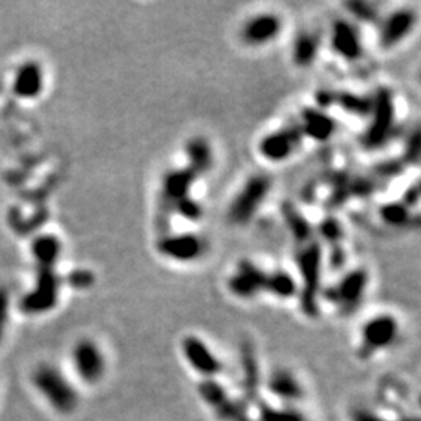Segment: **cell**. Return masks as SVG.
Instances as JSON below:
<instances>
[{
    "instance_id": "cell-1",
    "label": "cell",
    "mask_w": 421,
    "mask_h": 421,
    "mask_svg": "<svg viewBox=\"0 0 421 421\" xmlns=\"http://www.w3.org/2000/svg\"><path fill=\"white\" fill-rule=\"evenodd\" d=\"M273 181L267 173H253L243 181L228 206V220L232 226H248L270 195Z\"/></svg>"
},
{
    "instance_id": "cell-2",
    "label": "cell",
    "mask_w": 421,
    "mask_h": 421,
    "mask_svg": "<svg viewBox=\"0 0 421 421\" xmlns=\"http://www.w3.org/2000/svg\"><path fill=\"white\" fill-rule=\"evenodd\" d=\"M396 122L394 93L387 88L379 89L373 95V106L368 116V127L362 134V145L370 152L383 149L394 139Z\"/></svg>"
},
{
    "instance_id": "cell-3",
    "label": "cell",
    "mask_w": 421,
    "mask_h": 421,
    "mask_svg": "<svg viewBox=\"0 0 421 421\" xmlns=\"http://www.w3.org/2000/svg\"><path fill=\"white\" fill-rule=\"evenodd\" d=\"M297 265L300 272L298 293L304 314L315 317L318 312V295H320L323 252L315 241L301 245L297 253Z\"/></svg>"
},
{
    "instance_id": "cell-4",
    "label": "cell",
    "mask_w": 421,
    "mask_h": 421,
    "mask_svg": "<svg viewBox=\"0 0 421 421\" xmlns=\"http://www.w3.org/2000/svg\"><path fill=\"white\" fill-rule=\"evenodd\" d=\"M33 383L55 411L71 413L77 407V390L56 368L41 365L33 373Z\"/></svg>"
},
{
    "instance_id": "cell-5",
    "label": "cell",
    "mask_w": 421,
    "mask_h": 421,
    "mask_svg": "<svg viewBox=\"0 0 421 421\" xmlns=\"http://www.w3.org/2000/svg\"><path fill=\"white\" fill-rule=\"evenodd\" d=\"M161 258L178 264H192L203 259L208 253V242L203 236L192 231L164 234L155 243Z\"/></svg>"
},
{
    "instance_id": "cell-6",
    "label": "cell",
    "mask_w": 421,
    "mask_h": 421,
    "mask_svg": "<svg viewBox=\"0 0 421 421\" xmlns=\"http://www.w3.org/2000/svg\"><path fill=\"white\" fill-rule=\"evenodd\" d=\"M368 284V272L362 267H357V269L346 272L337 282L329 286L326 290H322V295L328 303L337 306L345 314H351L363 301Z\"/></svg>"
},
{
    "instance_id": "cell-7",
    "label": "cell",
    "mask_w": 421,
    "mask_h": 421,
    "mask_svg": "<svg viewBox=\"0 0 421 421\" xmlns=\"http://www.w3.org/2000/svg\"><path fill=\"white\" fill-rule=\"evenodd\" d=\"M284 30V21L275 11H261L243 21L239 39L250 49H263L276 41Z\"/></svg>"
},
{
    "instance_id": "cell-8",
    "label": "cell",
    "mask_w": 421,
    "mask_h": 421,
    "mask_svg": "<svg viewBox=\"0 0 421 421\" xmlns=\"http://www.w3.org/2000/svg\"><path fill=\"white\" fill-rule=\"evenodd\" d=\"M303 139L297 123L286 125L282 128L273 130L259 139L258 155L270 164H282L298 152Z\"/></svg>"
},
{
    "instance_id": "cell-9",
    "label": "cell",
    "mask_w": 421,
    "mask_h": 421,
    "mask_svg": "<svg viewBox=\"0 0 421 421\" xmlns=\"http://www.w3.org/2000/svg\"><path fill=\"white\" fill-rule=\"evenodd\" d=\"M328 38L331 52L346 62L361 61L365 52L362 32L354 21L345 18L335 19L331 24Z\"/></svg>"
},
{
    "instance_id": "cell-10",
    "label": "cell",
    "mask_w": 421,
    "mask_h": 421,
    "mask_svg": "<svg viewBox=\"0 0 421 421\" xmlns=\"http://www.w3.org/2000/svg\"><path fill=\"white\" fill-rule=\"evenodd\" d=\"M418 24V14L412 8H398L378 19V44L383 50L401 45Z\"/></svg>"
},
{
    "instance_id": "cell-11",
    "label": "cell",
    "mask_w": 421,
    "mask_h": 421,
    "mask_svg": "<svg viewBox=\"0 0 421 421\" xmlns=\"http://www.w3.org/2000/svg\"><path fill=\"white\" fill-rule=\"evenodd\" d=\"M398 337H400V322L389 312L370 317L361 329L362 350L367 354L390 348L396 344Z\"/></svg>"
},
{
    "instance_id": "cell-12",
    "label": "cell",
    "mask_w": 421,
    "mask_h": 421,
    "mask_svg": "<svg viewBox=\"0 0 421 421\" xmlns=\"http://www.w3.org/2000/svg\"><path fill=\"white\" fill-rule=\"evenodd\" d=\"M267 272L250 259L239 261L231 273L226 287L232 297L239 300H253L264 292Z\"/></svg>"
},
{
    "instance_id": "cell-13",
    "label": "cell",
    "mask_w": 421,
    "mask_h": 421,
    "mask_svg": "<svg viewBox=\"0 0 421 421\" xmlns=\"http://www.w3.org/2000/svg\"><path fill=\"white\" fill-rule=\"evenodd\" d=\"M60 280L52 267H39L36 287L22 300L21 307L25 314H43L55 307L58 301Z\"/></svg>"
},
{
    "instance_id": "cell-14",
    "label": "cell",
    "mask_w": 421,
    "mask_h": 421,
    "mask_svg": "<svg viewBox=\"0 0 421 421\" xmlns=\"http://www.w3.org/2000/svg\"><path fill=\"white\" fill-rule=\"evenodd\" d=\"M73 367H75L78 376L84 383L95 384L104 378L106 370V361L100 346L94 340L83 339L75 344L72 351Z\"/></svg>"
},
{
    "instance_id": "cell-15",
    "label": "cell",
    "mask_w": 421,
    "mask_h": 421,
    "mask_svg": "<svg viewBox=\"0 0 421 421\" xmlns=\"http://www.w3.org/2000/svg\"><path fill=\"white\" fill-rule=\"evenodd\" d=\"M181 351L192 370L204 378H214L224 370V363L210 346L198 335H186L181 342Z\"/></svg>"
},
{
    "instance_id": "cell-16",
    "label": "cell",
    "mask_w": 421,
    "mask_h": 421,
    "mask_svg": "<svg viewBox=\"0 0 421 421\" xmlns=\"http://www.w3.org/2000/svg\"><path fill=\"white\" fill-rule=\"evenodd\" d=\"M198 176L186 166L167 170L161 180V200L164 206L172 210L176 203L192 195Z\"/></svg>"
},
{
    "instance_id": "cell-17",
    "label": "cell",
    "mask_w": 421,
    "mask_h": 421,
    "mask_svg": "<svg viewBox=\"0 0 421 421\" xmlns=\"http://www.w3.org/2000/svg\"><path fill=\"white\" fill-rule=\"evenodd\" d=\"M297 125L303 138L315 142L329 141L337 130L334 117L322 108H304L301 111V121Z\"/></svg>"
},
{
    "instance_id": "cell-18",
    "label": "cell",
    "mask_w": 421,
    "mask_h": 421,
    "mask_svg": "<svg viewBox=\"0 0 421 421\" xmlns=\"http://www.w3.org/2000/svg\"><path fill=\"white\" fill-rule=\"evenodd\" d=\"M318 101H320L322 110H325V106L329 105H337L340 110H344L351 116H357L362 119H368L370 112H372L373 106V97L370 95H361L356 93H350V91H322L318 95Z\"/></svg>"
},
{
    "instance_id": "cell-19",
    "label": "cell",
    "mask_w": 421,
    "mask_h": 421,
    "mask_svg": "<svg viewBox=\"0 0 421 421\" xmlns=\"http://www.w3.org/2000/svg\"><path fill=\"white\" fill-rule=\"evenodd\" d=\"M186 167L195 173L198 178L208 175L215 164L214 147L204 136H193L186 141L184 145Z\"/></svg>"
},
{
    "instance_id": "cell-20",
    "label": "cell",
    "mask_w": 421,
    "mask_h": 421,
    "mask_svg": "<svg viewBox=\"0 0 421 421\" xmlns=\"http://www.w3.org/2000/svg\"><path fill=\"white\" fill-rule=\"evenodd\" d=\"M322 49V38L312 30H303L295 35L290 47V58L298 69H311L318 60Z\"/></svg>"
},
{
    "instance_id": "cell-21",
    "label": "cell",
    "mask_w": 421,
    "mask_h": 421,
    "mask_svg": "<svg viewBox=\"0 0 421 421\" xmlns=\"http://www.w3.org/2000/svg\"><path fill=\"white\" fill-rule=\"evenodd\" d=\"M267 389L273 396L280 398L284 402L298 401L304 394L298 378L286 368H278L270 374Z\"/></svg>"
},
{
    "instance_id": "cell-22",
    "label": "cell",
    "mask_w": 421,
    "mask_h": 421,
    "mask_svg": "<svg viewBox=\"0 0 421 421\" xmlns=\"http://www.w3.org/2000/svg\"><path fill=\"white\" fill-rule=\"evenodd\" d=\"M43 91V71L36 62H27L18 71L14 80V93L24 99L36 97Z\"/></svg>"
},
{
    "instance_id": "cell-23",
    "label": "cell",
    "mask_w": 421,
    "mask_h": 421,
    "mask_svg": "<svg viewBox=\"0 0 421 421\" xmlns=\"http://www.w3.org/2000/svg\"><path fill=\"white\" fill-rule=\"evenodd\" d=\"M264 292L273 295L275 298L290 300L298 295V281L292 276V273L286 270L267 272Z\"/></svg>"
},
{
    "instance_id": "cell-24",
    "label": "cell",
    "mask_w": 421,
    "mask_h": 421,
    "mask_svg": "<svg viewBox=\"0 0 421 421\" xmlns=\"http://www.w3.org/2000/svg\"><path fill=\"white\" fill-rule=\"evenodd\" d=\"M282 219L286 220L290 234L300 247L314 241V228H312L304 215L292 204H282Z\"/></svg>"
},
{
    "instance_id": "cell-25",
    "label": "cell",
    "mask_w": 421,
    "mask_h": 421,
    "mask_svg": "<svg viewBox=\"0 0 421 421\" xmlns=\"http://www.w3.org/2000/svg\"><path fill=\"white\" fill-rule=\"evenodd\" d=\"M378 217L389 228H407L412 224V209L401 200L387 202L378 208Z\"/></svg>"
},
{
    "instance_id": "cell-26",
    "label": "cell",
    "mask_w": 421,
    "mask_h": 421,
    "mask_svg": "<svg viewBox=\"0 0 421 421\" xmlns=\"http://www.w3.org/2000/svg\"><path fill=\"white\" fill-rule=\"evenodd\" d=\"M33 256L39 263V267H53L61 254V242L55 236H39L32 245Z\"/></svg>"
},
{
    "instance_id": "cell-27",
    "label": "cell",
    "mask_w": 421,
    "mask_h": 421,
    "mask_svg": "<svg viewBox=\"0 0 421 421\" xmlns=\"http://www.w3.org/2000/svg\"><path fill=\"white\" fill-rule=\"evenodd\" d=\"M173 213L189 224H198L204 217V208L203 204L197 200L193 195H189L178 202L172 208Z\"/></svg>"
},
{
    "instance_id": "cell-28",
    "label": "cell",
    "mask_w": 421,
    "mask_h": 421,
    "mask_svg": "<svg viewBox=\"0 0 421 421\" xmlns=\"http://www.w3.org/2000/svg\"><path fill=\"white\" fill-rule=\"evenodd\" d=\"M261 421H309L306 415L292 406L272 407L264 406L261 411Z\"/></svg>"
},
{
    "instance_id": "cell-29",
    "label": "cell",
    "mask_w": 421,
    "mask_h": 421,
    "mask_svg": "<svg viewBox=\"0 0 421 421\" xmlns=\"http://www.w3.org/2000/svg\"><path fill=\"white\" fill-rule=\"evenodd\" d=\"M320 232L322 237L325 239L328 243H331V245L335 248L339 247L340 241L344 239V230L342 225H340V221L334 217H328L320 224Z\"/></svg>"
},
{
    "instance_id": "cell-30",
    "label": "cell",
    "mask_w": 421,
    "mask_h": 421,
    "mask_svg": "<svg viewBox=\"0 0 421 421\" xmlns=\"http://www.w3.org/2000/svg\"><path fill=\"white\" fill-rule=\"evenodd\" d=\"M202 395L204 400H206L209 404H213V406H221L225 401L224 389H221L217 383H214V381H208V383L203 384Z\"/></svg>"
},
{
    "instance_id": "cell-31",
    "label": "cell",
    "mask_w": 421,
    "mask_h": 421,
    "mask_svg": "<svg viewBox=\"0 0 421 421\" xmlns=\"http://www.w3.org/2000/svg\"><path fill=\"white\" fill-rule=\"evenodd\" d=\"M67 281H69L73 287L77 289H88L94 284L95 278L91 272L88 270H75L72 272L69 278H67Z\"/></svg>"
},
{
    "instance_id": "cell-32",
    "label": "cell",
    "mask_w": 421,
    "mask_h": 421,
    "mask_svg": "<svg viewBox=\"0 0 421 421\" xmlns=\"http://www.w3.org/2000/svg\"><path fill=\"white\" fill-rule=\"evenodd\" d=\"M406 159L409 163H417L418 156H420V136L418 132H415L413 136L411 138V142H407L406 145Z\"/></svg>"
},
{
    "instance_id": "cell-33",
    "label": "cell",
    "mask_w": 421,
    "mask_h": 421,
    "mask_svg": "<svg viewBox=\"0 0 421 421\" xmlns=\"http://www.w3.org/2000/svg\"><path fill=\"white\" fill-rule=\"evenodd\" d=\"M351 8V13L356 14L359 19H372V13H374V10L372 5H368L365 2H356V3H351L350 5Z\"/></svg>"
},
{
    "instance_id": "cell-34",
    "label": "cell",
    "mask_w": 421,
    "mask_h": 421,
    "mask_svg": "<svg viewBox=\"0 0 421 421\" xmlns=\"http://www.w3.org/2000/svg\"><path fill=\"white\" fill-rule=\"evenodd\" d=\"M418 200H420V187H418V183H413L406 192H404V195L401 197V202L406 204V206L412 209L413 206H417Z\"/></svg>"
},
{
    "instance_id": "cell-35",
    "label": "cell",
    "mask_w": 421,
    "mask_h": 421,
    "mask_svg": "<svg viewBox=\"0 0 421 421\" xmlns=\"http://www.w3.org/2000/svg\"><path fill=\"white\" fill-rule=\"evenodd\" d=\"M8 312V293L3 289H0V328H3V323L7 320Z\"/></svg>"
},
{
    "instance_id": "cell-36",
    "label": "cell",
    "mask_w": 421,
    "mask_h": 421,
    "mask_svg": "<svg viewBox=\"0 0 421 421\" xmlns=\"http://www.w3.org/2000/svg\"><path fill=\"white\" fill-rule=\"evenodd\" d=\"M354 421H385L381 417H378V415L374 413H370V412H365V411H359L356 415H354Z\"/></svg>"
},
{
    "instance_id": "cell-37",
    "label": "cell",
    "mask_w": 421,
    "mask_h": 421,
    "mask_svg": "<svg viewBox=\"0 0 421 421\" xmlns=\"http://www.w3.org/2000/svg\"><path fill=\"white\" fill-rule=\"evenodd\" d=\"M0 340H2V328H0Z\"/></svg>"
}]
</instances>
